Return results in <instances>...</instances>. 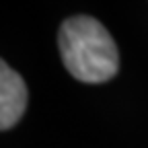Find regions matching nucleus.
I'll list each match as a JSON object with an SVG mask.
<instances>
[{
    "label": "nucleus",
    "instance_id": "obj_1",
    "mask_svg": "<svg viewBox=\"0 0 148 148\" xmlns=\"http://www.w3.org/2000/svg\"><path fill=\"white\" fill-rule=\"evenodd\" d=\"M62 60L80 82H105L117 74L119 53L109 31L88 14H76L62 23L58 33Z\"/></svg>",
    "mask_w": 148,
    "mask_h": 148
},
{
    "label": "nucleus",
    "instance_id": "obj_2",
    "mask_svg": "<svg viewBox=\"0 0 148 148\" xmlns=\"http://www.w3.org/2000/svg\"><path fill=\"white\" fill-rule=\"evenodd\" d=\"M27 107V86L4 60H0V130L12 127Z\"/></svg>",
    "mask_w": 148,
    "mask_h": 148
}]
</instances>
